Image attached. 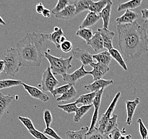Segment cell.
Returning a JSON list of instances; mask_svg holds the SVG:
<instances>
[{"instance_id": "obj_42", "label": "cell", "mask_w": 148, "mask_h": 139, "mask_svg": "<svg viewBox=\"0 0 148 139\" xmlns=\"http://www.w3.org/2000/svg\"><path fill=\"white\" fill-rule=\"evenodd\" d=\"M60 48L62 51L64 53H69L73 49V44L71 41L69 40H66L64 42L61 44Z\"/></svg>"}, {"instance_id": "obj_51", "label": "cell", "mask_w": 148, "mask_h": 139, "mask_svg": "<svg viewBox=\"0 0 148 139\" xmlns=\"http://www.w3.org/2000/svg\"><path fill=\"white\" fill-rule=\"evenodd\" d=\"M67 40V39H66V37H64V35H62L61 37H60V44H62V43H63V42H64V41H66Z\"/></svg>"}, {"instance_id": "obj_36", "label": "cell", "mask_w": 148, "mask_h": 139, "mask_svg": "<svg viewBox=\"0 0 148 139\" xmlns=\"http://www.w3.org/2000/svg\"><path fill=\"white\" fill-rule=\"evenodd\" d=\"M73 85L67 84L66 85L61 86L60 87H58L54 89L52 92L50 93L54 98H56L57 95H62L64 93L67 91L68 90L71 88V86Z\"/></svg>"}, {"instance_id": "obj_25", "label": "cell", "mask_w": 148, "mask_h": 139, "mask_svg": "<svg viewBox=\"0 0 148 139\" xmlns=\"http://www.w3.org/2000/svg\"><path fill=\"white\" fill-rule=\"evenodd\" d=\"M143 0H130L123 3L119 4L117 8V11L120 12L126 9H133L141 6Z\"/></svg>"}, {"instance_id": "obj_16", "label": "cell", "mask_w": 148, "mask_h": 139, "mask_svg": "<svg viewBox=\"0 0 148 139\" xmlns=\"http://www.w3.org/2000/svg\"><path fill=\"white\" fill-rule=\"evenodd\" d=\"M63 35H64V32L61 27H60V28L58 31H54L53 32L51 33H49V34L40 33V37L44 42L46 40H49L51 42H52L53 44H55V46L58 49L60 48V39L61 37Z\"/></svg>"}, {"instance_id": "obj_34", "label": "cell", "mask_w": 148, "mask_h": 139, "mask_svg": "<svg viewBox=\"0 0 148 139\" xmlns=\"http://www.w3.org/2000/svg\"><path fill=\"white\" fill-rule=\"evenodd\" d=\"M117 119H118V115L116 114H112L111 117L108 120L104 134L108 133L112 131V130H114V129L118 127Z\"/></svg>"}, {"instance_id": "obj_38", "label": "cell", "mask_w": 148, "mask_h": 139, "mask_svg": "<svg viewBox=\"0 0 148 139\" xmlns=\"http://www.w3.org/2000/svg\"><path fill=\"white\" fill-rule=\"evenodd\" d=\"M138 124V131L142 139H147L148 136V129L146 127L141 118H138L137 120Z\"/></svg>"}, {"instance_id": "obj_32", "label": "cell", "mask_w": 148, "mask_h": 139, "mask_svg": "<svg viewBox=\"0 0 148 139\" xmlns=\"http://www.w3.org/2000/svg\"><path fill=\"white\" fill-rule=\"evenodd\" d=\"M76 94L77 92L74 86H71V88L67 92L64 93V94L61 95L60 97L57 98V101L58 102H64L69 101L74 98L76 95Z\"/></svg>"}, {"instance_id": "obj_21", "label": "cell", "mask_w": 148, "mask_h": 139, "mask_svg": "<svg viewBox=\"0 0 148 139\" xmlns=\"http://www.w3.org/2000/svg\"><path fill=\"white\" fill-rule=\"evenodd\" d=\"M112 6V1L111 0L108 2L104 9L99 14L103 21V27L108 28L110 23V19L111 16V10Z\"/></svg>"}, {"instance_id": "obj_39", "label": "cell", "mask_w": 148, "mask_h": 139, "mask_svg": "<svg viewBox=\"0 0 148 139\" xmlns=\"http://www.w3.org/2000/svg\"><path fill=\"white\" fill-rule=\"evenodd\" d=\"M18 119L20 122L23 123V124L26 127V129H28V131L34 130L35 129L34 124L30 118L28 117H25L19 116Z\"/></svg>"}, {"instance_id": "obj_44", "label": "cell", "mask_w": 148, "mask_h": 139, "mask_svg": "<svg viewBox=\"0 0 148 139\" xmlns=\"http://www.w3.org/2000/svg\"><path fill=\"white\" fill-rule=\"evenodd\" d=\"M44 134L45 135H47L48 136H50L51 137L53 138L54 139H64L61 138L60 136L56 132L54 131V129H52L50 127H46L44 129Z\"/></svg>"}, {"instance_id": "obj_6", "label": "cell", "mask_w": 148, "mask_h": 139, "mask_svg": "<svg viewBox=\"0 0 148 139\" xmlns=\"http://www.w3.org/2000/svg\"><path fill=\"white\" fill-rule=\"evenodd\" d=\"M121 93L119 92H118L116 94L113 100L112 101L110 105H109L107 110L102 115L100 120H99L98 129L101 131V132L104 134L108 120L111 117V115H112L113 112L114 111V109L116 108V106L117 104L118 100L121 97Z\"/></svg>"}, {"instance_id": "obj_46", "label": "cell", "mask_w": 148, "mask_h": 139, "mask_svg": "<svg viewBox=\"0 0 148 139\" xmlns=\"http://www.w3.org/2000/svg\"><path fill=\"white\" fill-rule=\"evenodd\" d=\"M142 27H143L145 30L147 40L148 43V21L145 20L143 24L142 25Z\"/></svg>"}, {"instance_id": "obj_28", "label": "cell", "mask_w": 148, "mask_h": 139, "mask_svg": "<svg viewBox=\"0 0 148 139\" xmlns=\"http://www.w3.org/2000/svg\"><path fill=\"white\" fill-rule=\"evenodd\" d=\"M110 1L111 0H99L97 2L93 1L90 4L88 11L99 14Z\"/></svg>"}, {"instance_id": "obj_14", "label": "cell", "mask_w": 148, "mask_h": 139, "mask_svg": "<svg viewBox=\"0 0 148 139\" xmlns=\"http://www.w3.org/2000/svg\"><path fill=\"white\" fill-rule=\"evenodd\" d=\"M140 99L138 98H136L133 101H126V109L127 112V118L126 124L127 125H131L133 118L134 115L135 111L137 108V106L140 104Z\"/></svg>"}, {"instance_id": "obj_8", "label": "cell", "mask_w": 148, "mask_h": 139, "mask_svg": "<svg viewBox=\"0 0 148 139\" xmlns=\"http://www.w3.org/2000/svg\"><path fill=\"white\" fill-rule=\"evenodd\" d=\"M104 91V89H101L100 91H99L97 94L94 98L93 102V105L94 106V111L93 114L92 115V120H91V125L89 127L88 132L91 131L95 127V125L98 122V118H99V108L101 105V100H102V96L103 93Z\"/></svg>"}, {"instance_id": "obj_15", "label": "cell", "mask_w": 148, "mask_h": 139, "mask_svg": "<svg viewBox=\"0 0 148 139\" xmlns=\"http://www.w3.org/2000/svg\"><path fill=\"white\" fill-rule=\"evenodd\" d=\"M138 18V15L135 11L131 9H126L124 14L120 17H117L115 21L117 24H131Z\"/></svg>"}, {"instance_id": "obj_29", "label": "cell", "mask_w": 148, "mask_h": 139, "mask_svg": "<svg viewBox=\"0 0 148 139\" xmlns=\"http://www.w3.org/2000/svg\"><path fill=\"white\" fill-rule=\"evenodd\" d=\"M76 35L87 44L93 37V32L90 28H79L76 32Z\"/></svg>"}, {"instance_id": "obj_50", "label": "cell", "mask_w": 148, "mask_h": 139, "mask_svg": "<svg viewBox=\"0 0 148 139\" xmlns=\"http://www.w3.org/2000/svg\"><path fill=\"white\" fill-rule=\"evenodd\" d=\"M132 136L131 134H128L126 136H124V135H121L119 139H131Z\"/></svg>"}, {"instance_id": "obj_37", "label": "cell", "mask_w": 148, "mask_h": 139, "mask_svg": "<svg viewBox=\"0 0 148 139\" xmlns=\"http://www.w3.org/2000/svg\"><path fill=\"white\" fill-rule=\"evenodd\" d=\"M69 0H58L56 7H54L51 11L52 13L54 15L63 10L65 7H67L68 4H69Z\"/></svg>"}, {"instance_id": "obj_48", "label": "cell", "mask_w": 148, "mask_h": 139, "mask_svg": "<svg viewBox=\"0 0 148 139\" xmlns=\"http://www.w3.org/2000/svg\"><path fill=\"white\" fill-rule=\"evenodd\" d=\"M51 13H52V12L49 9L45 8L42 15L43 17H45V18H50L51 16Z\"/></svg>"}, {"instance_id": "obj_33", "label": "cell", "mask_w": 148, "mask_h": 139, "mask_svg": "<svg viewBox=\"0 0 148 139\" xmlns=\"http://www.w3.org/2000/svg\"><path fill=\"white\" fill-rule=\"evenodd\" d=\"M85 139H107L104 133L101 131L97 127H95L91 131L88 132L85 135Z\"/></svg>"}, {"instance_id": "obj_45", "label": "cell", "mask_w": 148, "mask_h": 139, "mask_svg": "<svg viewBox=\"0 0 148 139\" xmlns=\"http://www.w3.org/2000/svg\"><path fill=\"white\" fill-rule=\"evenodd\" d=\"M44 9H45L44 6L42 3H39L37 4L35 7L36 11L37 14H42Z\"/></svg>"}, {"instance_id": "obj_17", "label": "cell", "mask_w": 148, "mask_h": 139, "mask_svg": "<svg viewBox=\"0 0 148 139\" xmlns=\"http://www.w3.org/2000/svg\"><path fill=\"white\" fill-rule=\"evenodd\" d=\"M75 7L74 4H68L63 10L57 14L54 15V16L58 19L69 20L76 16L75 14Z\"/></svg>"}, {"instance_id": "obj_11", "label": "cell", "mask_w": 148, "mask_h": 139, "mask_svg": "<svg viewBox=\"0 0 148 139\" xmlns=\"http://www.w3.org/2000/svg\"><path fill=\"white\" fill-rule=\"evenodd\" d=\"M21 85L23 86L25 90L32 98L39 100L43 102H47L49 101V96L47 94H45L43 91L40 90L39 88L30 85H27L23 82L22 83Z\"/></svg>"}, {"instance_id": "obj_54", "label": "cell", "mask_w": 148, "mask_h": 139, "mask_svg": "<svg viewBox=\"0 0 148 139\" xmlns=\"http://www.w3.org/2000/svg\"></svg>"}, {"instance_id": "obj_31", "label": "cell", "mask_w": 148, "mask_h": 139, "mask_svg": "<svg viewBox=\"0 0 148 139\" xmlns=\"http://www.w3.org/2000/svg\"><path fill=\"white\" fill-rule=\"evenodd\" d=\"M22 83L23 82L19 80H14L10 79L0 80V91L5 88H11L12 87L22 85Z\"/></svg>"}, {"instance_id": "obj_23", "label": "cell", "mask_w": 148, "mask_h": 139, "mask_svg": "<svg viewBox=\"0 0 148 139\" xmlns=\"http://www.w3.org/2000/svg\"><path fill=\"white\" fill-rule=\"evenodd\" d=\"M94 60L102 64L109 65L111 62V58L109 51H101L96 54L92 55Z\"/></svg>"}, {"instance_id": "obj_5", "label": "cell", "mask_w": 148, "mask_h": 139, "mask_svg": "<svg viewBox=\"0 0 148 139\" xmlns=\"http://www.w3.org/2000/svg\"><path fill=\"white\" fill-rule=\"evenodd\" d=\"M59 84V82L54 77V75L51 70L50 66L43 72L42 81L40 86L43 92H49L51 93Z\"/></svg>"}, {"instance_id": "obj_4", "label": "cell", "mask_w": 148, "mask_h": 139, "mask_svg": "<svg viewBox=\"0 0 148 139\" xmlns=\"http://www.w3.org/2000/svg\"><path fill=\"white\" fill-rule=\"evenodd\" d=\"M44 56L49 62L51 70L54 75L63 77L67 73L68 71L73 66L71 64V62L73 59V56L66 58L63 57H58L45 51Z\"/></svg>"}, {"instance_id": "obj_22", "label": "cell", "mask_w": 148, "mask_h": 139, "mask_svg": "<svg viewBox=\"0 0 148 139\" xmlns=\"http://www.w3.org/2000/svg\"><path fill=\"white\" fill-rule=\"evenodd\" d=\"M89 127L84 126L78 131H68L66 132L67 139H85V135L88 132Z\"/></svg>"}, {"instance_id": "obj_47", "label": "cell", "mask_w": 148, "mask_h": 139, "mask_svg": "<svg viewBox=\"0 0 148 139\" xmlns=\"http://www.w3.org/2000/svg\"><path fill=\"white\" fill-rule=\"evenodd\" d=\"M142 18L148 21V9H144L141 11Z\"/></svg>"}, {"instance_id": "obj_41", "label": "cell", "mask_w": 148, "mask_h": 139, "mask_svg": "<svg viewBox=\"0 0 148 139\" xmlns=\"http://www.w3.org/2000/svg\"><path fill=\"white\" fill-rule=\"evenodd\" d=\"M121 133V131L117 127L111 132L104 134L107 139H119L120 136L122 135Z\"/></svg>"}, {"instance_id": "obj_12", "label": "cell", "mask_w": 148, "mask_h": 139, "mask_svg": "<svg viewBox=\"0 0 148 139\" xmlns=\"http://www.w3.org/2000/svg\"><path fill=\"white\" fill-rule=\"evenodd\" d=\"M97 31L100 33L101 37H102L104 48L108 49V50L112 49V40L115 35L114 32L109 31L108 28L105 27L98 28Z\"/></svg>"}, {"instance_id": "obj_27", "label": "cell", "mask_w": 148, "mask_h": 139, "mask_svg": "<svg viewBox=\"0 0 148 139\" xmlns=\"http://www.w3.org/2000/svg\"><path fill=\"white\" fill-rule=\"evenodd\" d=\"M108 51L110 54L111 58L117 62L118 64L125 71H127V66L126 65V62L125 61L124 58L123 57L121 53L118 51L117 49H114V48Z\"/></svg>"}, {"instance_id": "obj_52", "label": "cell", "mask_w": 148, "mask_h": 139, "mask_svg": "<svg viewBox=\"0 0 148 139\" xmlns=\"http://www.w3.org/2000/svg\"><path fill=\"white\" fill-rule=\"evenodd\" d=\"M0 25H3V26L6 25V23L5 22V21H4L3 19L2 18L1 16H0Z\"/></svg>"}, {"instance_id": "obj_40", "label": "cell", "mask_w": 148, "mask_h": 139, "mask_svg": "<svg viewBox=\"0 0 148 139\" xmlns=\"http://www.w3.org/2000/svg\"><path fill=\"white\" fill-rule=\"evenodd\" d=\"M43 119H44L45 124L46 126V127H50L52 122L53 121V117L51 114L50 111L48 109L45 110L43 114Z\"/></svg>"}, {"instance_id": "obj_10", "label": "cell", "mask_w": 148, "mask_h": 139, "mask_svg": "<svg viewBox=\"0 0 148 139\" xmlns=\"http://www.w3.org/2000/svg\"><path fill=\"white\" fill-rule=\"evenodd\" d=\"M90 65L92 67L93 70L91 71H88V74L92 75L93 81L102 79L110 70L109 65L102 64L98 62H92Z\"/></svg>"}, {"instance_id": "obj_26", "label": "cell", "mask_w": 148, "mask_h": 139, "mask_svg": "<svg viewBox=\"0 0 148 139\" xmlns=\"http://www.w3.org/2000/svg\"><path fill=\"white\" fill-rule=\"evenodd\" d=\"M97 93V92H90L89 93L81 95L76 100L75 102L77 104H82L83 105L93 104V102Z\"/></svg>"}, {"instance_id": "obj_24", "label": "cell", "mask_w": 148, "mask_h": 139, "mask_svg": "<svg viewBox=\"0 0 148 139\" xmlns=\"http://www.w3.org/2000/svg\"><path fill=\"white\" fill-rule=\"evenodd\" d=\"M93 0H76L75 1L74 4L75 7V14H78L85 11L89 10L90 6Z\"/></svg>"}, {"instance_id": "obj_43", "label": "cell", "mask_w": 148, "mask_h": 139, "mask_svg": "<svg viewBox=\"0 0 148 139\" xmlns=\"http://www.w3.org/2000/svg\"><path fill=\"white\" fill-rule=\"evenodd\" d=\"M32 136L36 139H51L45 136L44 133L41 132L37 129H35L34 130H32L28 131Z\"/></svg>"}, {"instance_id": "obj_35", "label": "cell", "mask_w": 148, "mask_h": 139, "mask_svg": "<svg viewBox=\"0 0 148 139\" xmlns=\"http://www.w3.org/2000/svg\"><path fill=\"white\" fill-rule=\"evenodd\" d=\"M76 102H73L71 103H68L65 104L58 105V107L61 109L64 112H67L68 114L75 113L77 110L78 107Z\"/></svg>"}, {"instance_id": "obj_18", "label": "cell", "mask_w": 148, "mask_h": 139, "mask_svg": "<svg viewBox=\"0 0 148 139\" xmlns=\"http://www.w3.org/2000/svg\"><path fill=\"white\" fill-rule=\"evenodd\" d=\"M87 44L91 46L95 51H100L104 48L102 37L98 31L93 33V37L87 43Z\"/></svg>"}, {"instance_id": "obj_30", "label": "cell", "mask_w": 148, "mask_h": 139, "mask_svg": "<svg viewBox=\"0 0 148 139\" xmlns=\"http://www.w3.org/2000/svg\"><path fill=\"white\" fill-rule=\"evenodd\" d=\"M93 104L88 105H82L80 108H78L77 111L75 112L74 117V122H79L81 119L88 113L92 108Z\"/></svg>"}, {"instance_id": "obj_7", "label": "cell", "mask_w": 148, "mask_h": 139, "mask_svg": "<svg viewBox=\"0 0 148 139\" xmlns=\"http://www.w3.org/2000/svg\"><path fill=\"white\" fill-rule=\"evenodd\" d=\"M87 75H89L88 71H86L85 70L84 65H82L80 68L72 73H66L62 77L63 80L67 82V84L75 86L81 79L84 78Z\"/></svg>"}, {"instance_id": "obj_20", "label": "cell", "mask_w": 148, "mask_h": 139, "mask_svg": "<svg viewBox=\"0 0 148 139\" xmlns=\"http://www.w3.org/2000/svg\"><path fill=\"white\" fill-rule=\"evenodd\" d=\"M101 18L99 14L89 11L79 26V28H90L98 23Z\"/></svg>"}, {"instance_id": "obj_3", "label": "cell", "mask_w": 148, "mask_h": 139, "mask_svg": "<svg viewBox=\"0 0 148 139\" xmlns=\"http://www.w3.org/2000/svg\"><path fill=\"white\" fill-rule=\"evenodd\" d=\"M2 57L5 64L4 74L12 77L15 76L22 66L16 49L14 48L7 49L3 53Z\"/></svg>"}, {"instance_id": "obj_13", "label": "cell", "mask_w": 148, "mask_h": 139, "mask_svg": "<svg viewBox=\"0 0 148 139\" xmlns=\"http://www.w3.org/2000/svg\"><path fill=\"white\" fill-rule=\"evenodd\" d=\"M114 83L112 80H105L100 79L97 80L92 84L84 85V87L91 92H98L101 89H104Z\"/></svg>"}, {"instance_id": "obj_9", "label": "cell", "mask_w": 148, "mask_h": 139, "mask_svg": "<svg viewBox=\"0 0 148 139\" xmlns=\"http://www.w3.org/2000/svg\"><path fill=\"white\" fill-rule=\"evenodd\" d=\"M72 54L73 57L81 61L82 65L84 66L90 65L91 63L94 62L92 55L86 50L79 48H75L73 49Z\"/></svg>"}, {"instance_id": "obj_53", "label": "cell", "mask_w": 148, "mask_h": 139, "mask_svg": "<svg viewBox=\"0 0 148 139\" xmlns=\"http://www.w3.org/2000/svg\"><path fill=\"white\" fill-rule=\"evenodd\" d=\"M71 1H76V0H71Z\"/></svg>"}, {"instance_id": "obj_2", "label": "cell", "mask_w": 148, "mask_h": 139, "mask_svg": "<svg viewBox=\"0 0 148 139\" xmlns=\"http://www.w3.org/2000/svg\"><path fill=\"white\" fill-rule=\"evenodd\" d=\"M44 42L40 33H27L16 44V49L20 58L22 66H40L44 55L42 53Z\"/></svg>"}, {"instance_id": "obj_49", "label": "cell", "mask_w": 148, "mask_h": 139, "mask_svg": "<svg viewBox=\"0 0 148 139\" xmlns=\"http://www.w3.org/2000/svg\"><path fill=\"white\" fill-rule=\"evenodd\" d=\"M5 68V64H4V62L2 59L0 60V75L1 73L4 71Z\"/></svg>"}, {"instance_id": "obj_19", "label": "cell", "mask_w": 148, "mask_h": 139, "mask_svg": "<svg viewBox=\"0 0 148 139\" xmlns=\"http://www.w3.org/2000/svg\"><path fill=\"white\" fill-rule=\"evenodd\" d=\"M14 98V96L10 94L4 95L0 92V121Z\"/></svg>"}, {"instance_id": "obj_1", "label": "cell", "mask_w": 148, "mask_h": 139, "mask_svg": "<svg viewBox=\"0 0 148 139\" xmlns=\"http://www.w3.org/2000/svg\"><path fill=\"white\" fill-rule=\"evenodd\" d=\"M117 30L118 46L126 61L138 58L148 52L145 30L138 22L117 24Z\"/></svg>"}]
</instances>
